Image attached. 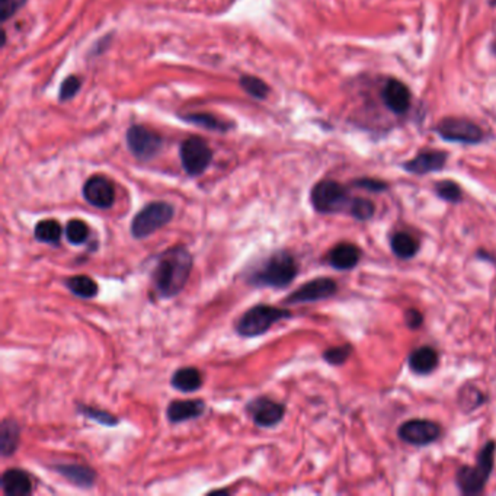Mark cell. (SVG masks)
I'll list each match as a JSON object with an SVG mask.
<instances>
[{
	"label": "cell",
	"instance_id": "1",
	"mask_svg": "<svg viewBox=\"0 0 496 496\" xmlns=\"http://www.w3.org/2000/svg\"><path fill=\"white\" fill-rule=\"evenodd\" d=\"M192 271V255L184 244L162 252L152 271V281L163 298L178 295L186 286Z\"/></svg>",
	"mask_w": 496,
	"mask_h": 496
},
{
	"label": "cell",
	"instance_id": "2",
	"mask_svg": "<svg viewBox=\"0 0 496 496\" xmlns=\"http://www.w3.org/2000/svg\"><path fill=\"white\" fill-rule=\"evenodd\" d=\"M298 274L294 257L286 251H278L268 257L249 277V283L257 287L284 288L290 286Z\"/></svg>",
	"mask_w": 496,
	"mask_h": 496
},
{
	"label": "cell",
	"instance_id": "3",
	"mask_svg": "<svg viewBox=\"0 0 496 496\" xmlns=\"http://www.w3.org/2000/svg\"><path fill=\"white\" fill-rule=\"evenodd\" d=\"M496 444L493 441L482 447L475 466H461L457 475L456 483L463 495H478L482 493L493 470V454Z\"/></svg>",
	"mask_w": 496,
	"mask_h": 496
},
{
	"label": "cell",
	"instance_id": "4",
	"mask_svg": "<svg viewBox=\"0 0 496 496\" xmlns=\"http://www.w3.org/2000/svg\"><path fill=\"white\" fill-rule=\"evenodd\" d=\"M288 317H291V313L288 310L268 305H258L240 316L236 323V332L244 338L261 337L275 323Z\"/></svg>",
	"mask_w": 496,
	"mask_h": 496
},
{
	"label": "cell",
	"instance_id": "5",
	"mask_svg": "<svg viewBox=\"0 0 496 496\" xmlns=\"http://www.w3.org/2000/svg\"><path fill=\"white\" fill-rule=\"evenodd\" d=\"M310 201L313 208L320 214H337L348 211L352 198L348 194V189L339 182L320 181L310 192Z\"/></svg>",
	"mask_w": 496,
	"mask_h": 496
},
{
	"label": "cell",
	"instance_id": "6",
	"mask_svg": "<svg viewBox=\"0 0 496 496\" xmlns=\"http://www.w3.org/2000/svg\"><path fill=\"white\" fill-rule=\"evenodd\" d=\"M175 210L171 204L156 201L147 204L135 214L131 222V235L135 239H146L172 222Z\"/></svg>",
	"mask_w": 496,
	"mask_h": 496
},
{
	"label": "cell",
	"instance_id": "7",
	"mask_svg": "<svg viewBox=\"0 0 496 496\" xmlns=\"http://www.w3.org/2000/svg\"><path fill=\"white\" fill-rule=\"evenodd\" d=\"M441 139L451 143L478 145L483 140V131L473 121L466 118H444L436 125Z\"/></svg>",
	"mask_w": 496,
	"mask_h": 496
},
{
	"label": "cell",
	"instance_id": "8",
	"mask_svg": "<svg viewBox=\"0 0 496 496\" xmlns=\"http://www.w3.org/2000/svg\"><path fill=\"white\" fill-rule=\"evenodd\" d=\"M179 156L185 172L189 176H198L210 167L213 152L204 140L191 137L181 145Z\"/></svg>",
	"mask_w": 496,
	"mask_h": 496
},
{
	"label": "cell",
	"instance_id": "9",
	"mask_svg": "<svg viewBox=\"0 0 496 496\" xmlns=\"http://www.w3.org/2000/svg\"><path fill=\"white\" fill-rule=\"evenodd\" d=\"M127 146L137 159L150 160L160 152L163 139L146 127L134 125L127 131Z\"/></svg>",
	"mask_w": 496,
	"mask_h": 496
},
{
	"label": "cell",
	"instance_id": "10",
	"mask_svg": "<svg viewBox=\"0 0 496 496\" xmlns=\"http://www.w3.org/2000/svg\"><path fill=\"white\" fill-rule=\"evenodd\" d=\"M398 435L406 444L425 447L435 443L441 436V428L428 419H410L399 427Z\"/></svg>",
	"mask_w": 496,
	"mask_h": 496
},
{
	"label": "cell",
	"instance_id": "11",
	"mask_svg": "<svg viewBox=\"0 0 496 496\" xmlns=\"http://www.w3.org/2000/svg\"><path fill=\"white\" fill-rule=\"evenodd\" d=\"M338 291V284L332 278H316L306 284H303L300 288L293 291L284 303L288 305H300V303H313L334 297Z\"/></svg>",
	"mask_w": 496,
	"mask_h": 496
},
{
	"label": "cell",
	"instance_id": "12",
	"mask_svg": "<svg viewBox=\"0 0 496 496\" xmlns=\"http://www.w3.org/2000/svg\"><path fill=\"white\" fill-rule=\"evenodd\" d=\"M247 412L251 413L254 422L258 427L271 428L283 421L286 406L269 398H258L247 405Z\"/></svg>",
	"mask_w": 496,
	"mask_h": 496
},
{
	"label": "cell",
	"instance_id": "13",
	"mask_svg": "<svg viewBox=\"0 0 496 496\" xmlns=\"http://www.w3.org/2000/svg\"><path fill=\"white\" fill-rule=\"evenodd\" d=\"M85 200L96 208H109L115 201V189L113 182L105 176L95 175L84 185Z\"/></svg>",
	"mask_w": 496,
	"mask_h": 496
},
{
	"label": "cell",
	"instance_id": "14",
	"mask_svg": "<svg viewBox=\"0 0 496 496\" xmlns=\"http://www.w3.org/2000/svg\"><path fill=\"white\" fill-rule=\"evenodd\" d=\"M381 99L395 114H405L410 108L412 95L409 88L398 79L388 80L381 91Z\"/></svg>",
	"mask_w": 496,
	"mask_h": 496
},
{
	"label": "cell",
	"instance_id": "15",
	"mask_svg": "<svg viewBox=\"0 0 496 496\" xmlns=\"http://www.w3.org/2000/svg\"><path fill=\"white\" fill-rule=\"evenodd\" d=\"M446 162H447V153L428 150V152L419 153L417 157L405 162L403 169L409 174L425 175V174L441 171L446 167Z\"/></svg>",
	"mask_w": 496,
	"mask_h": 496
},
{
	"label": "cell",
	"instance_id": "16",
	"mask_svg": "<svg viewBox=\"0 0 496 496\" xmlns=\"http://www.w3.org/2000/svg\"><path fill=\"white\" fill-rule=\"evenodd\" d=\"M361 259V249L354 243L342 242L334 246L327 254L329 265L338 271H348L358 265Z\"/></svg>",
	"mask_w": 496,
	"mask_h": 496
},
{
	"label": "cell",
	"instance_id": "17",
	"mask_svg": "<svg viewBox=\"0 0 496 496\" xmlns=\"http://www.w3.org/2000/svg\"><path fill=\"white\" fill-rule=\"evenodd\" d=\"M205 410V403L201 399L194 400H174L168 406L167 415L172 424H181L200 418Z\"/></svg>",
	"mask_w": 496,
	"mask_h": 496
},
{
	"label": "cell",
	"instance_id": "18",
	"mask_svg": "<svg viewBox=\"0 0 496 496\" xmlns=\"http://www.w3.org/2000/svg\"><path fill=\"white\" fill-rule=\"evenodd\" d=\"M2 487L8 496H26L33 493V480L21 468H8L2 476Z\"/></svg>",
	"mask_w": 496,
	"mask_h": 496
},
{
	"label": "cell",
	"instance_id": "19",
	"mask_svg": "<svg viewBox=\"0 0 496 496\" xmlns=\"http://www.w3.org/2000/svg\"><path fill=\"white\" fill-rule=\"evenodd\" d=\"M409 368L418 376L432 373L439 363L438 352L431 346H419L409 355Z\"/></svg>",
	"mask_w": 496,
	"mask_h": 496
},
{
	"label": "cell",
	"instance_id": "20",
	"mask_svg": "<svg viewBox=\"0 0 496 496\" xmlns=\"http://www.w3.org/2000/svg\"><path fill=\"white\" fill-rule=\"evenodd\" d=\"M70 483L80 487H91L95 483L96 473L84 464H59L54 467Z\"/></svg>",
	"mask_w": 496,
	"mask_h": 496
},
{
	"label": "cell",
	"instance_id": "21",
	"mask_svg": "<svg viewBox=\"0 0 496 496\" xmlns=\"http://www.w3.org/2000/svg\"><path fill=\"white\" fill-rule=\"evenodd\" d=\"M172 385L184 393H192L201 389L203 385V376L201 371L197 370L196 367H184L179 368L174 376H172Z\"/></svg>",
	"mask_w": 496,
	"mask_h": 496
},
{
	"label": "cell",
	"instance_id": "22",
	"mask_svg": "<svg viewBox=\"0 0 496 496\" xmlns=\"http://www.w3.org/2000/svg\"><path fill=\"white\" fill-rule=\"evenodd\" d=\"M392 252L400 259H410L417 257L419 251V242L407 232H398L390 237Z\"/></svg>",
	"mask_w": 496,
	"mask_h": 496
},
{
	"label": "cell",
	"instance_id": "23",
	"mask_svg": "<svg viewBox=\"0 0 496 496\" xmlns=\"http://www.w3.org/2000/svg\"><path fill=\"white\" fill-rule=\"evenodd\" d=\"M19 438L21 428L18 422L11 418L4 419L2 425H0V450H2L4 457H9L16 451Z\"/></svg>",
	"mask_w": 496,
	"mask_h": 496
},
{
	"label": "cell",
	"instance_id": "24",
	"mask_svg": "<svg viewBox=\"0 0 496 496\" xmlns=\"http://www.w3.org/2000/svg\"><path fill=\"white\" fill-rule=\"evenodd\" d=\"M62 233H63V229L56 220H41L40 223H37L34 230L35 239L41 243H48V244H59L62 239Z\"/></svg>",
	"mask_w": 496,
	"mask_h": 496
},
{
	"label": "cell",
	"instance_id": "25",
	"mask_svg": "<svg viewBox=\"0 0 496 496\" xmlns=\"http://www.w3.org/2000/svg\"><path fill=\"white\" fill-rule=\"evenodd\" d=\"M67 288L80 298H94L98 294V284L88 275H74L66 280Z\"/></svg>",
	"mask_w": 496,
	"mask_h": 496
},
{
	"label": "cell",
	"instance_id": "26",
	"mask_svg": "<svg viewBox=\"0 0 496 496\" xmlns=\"http://www.w3.org/2000/svg\"><path fill=\"white\" fill-rule=\"evenodd\" d=\"M348 213L355 220H358V222H367V220L373 218V215L376 213V205L373 204V201H370L367 198L356 197V198H352L349 208H348Z\"/></svg>",
	"mask_w": 496,
	"mask_h": 496
},
{
	"label": "cell",
	"instance_id": "27",
	"mask_svg": "<svg viewBox=\"0 0 496 496\" xmlns=\"http://www.w3.org/2000/svg\"><path fill=\"white\" fill-rule=\"evenodd\" d=\"M89 226L81 220H70L66 226V237L72 244L85 243L89 237Z\"/></svg>",
	"mask_w": 496,
	"mask_h": 496
},
{
	"label": "cell",
	"instance_id": "28",
	"mask_svg": "<svg viewBox=\"0 0 496 496\" xmlns=\"http://www.w3.org/2000/svg\"><path fill=\"white\" fill-rule=\"evenodd\" d=\"M435 194L451 204L461 201V188L454 181H439L435 185Z\"/></svg>",
	"mask_w": 496,
	"mask_h": 496
},
{
	"label": "cell",
	"instance_id": "29",
	"mask_svg": "<svg viewBox=\"0 0 496 496\" xmlns=\"http://www.w3.org/2000/svg\"><path fill=\"white\" fill-rule=\"evenodd\" d=\"M184 120L191 124H196L208 130H217V131H226L230 127V124L220 121L218 118L210 114H188L184 117Z\"/></svg>",
	"mask_w": 496,
	"mask_h": 496
},
{
	"label": "cell",
	"instance_id": "30",
	"mask_svg": "<svg viewBox=\"0 0 496 496\" xmlns=\"http://www.w3.org/2000/svg\"><path fill=\"white\" fill-rule=\"evenodd\" d=\"M352 352H354V348L349 344L332 346L323 352V360L330 366L339 367L348 361V358L351 356Z\"/></svg>",
	"mask_w": 496,
	"mask_h": 496
},
{
	"label": "cell",
	"instance_id": "31",
	"mask_svg": "<svg viewBox=\"0 0 496 496\" xmlns=\"http://www.w3.org/2000/svg\"><path fill=\"white\" fill-rule=\"evenodd\" d=\"M240 86L251 96L258 98V99H264L269 92V88L264 84L261 79H258L255 76H242L240 77Z\"/></svg>",
	"mask_w": 496,
	"mask_h": 496
},
{
	"label": "cell",
	"instance_id": "32",
	"mask_svg": "<svg viewBox=\"0 0 496 496\" xmlns=\"http://www.w3.org/2000/svg\"><path fill=\"white\" fill-rule=\"evenodd\" d=\"M79 412L81 413V415H85V417L94 419L98 424L105 425V427H114V425L118 424V419L114 415H111V413H108V412L101 410V409H96V407H92V406L81 405V406H79Z\"/></svg>",
	"mask_w": 496,
	"mask_h": 496
},
{
	"label": "cell",
	"instance_id": "33",
	"mask_svg": "<svg viewBox=\"0 0 496 496\" xmlns=\"http://www.w3.org/2000/svg\"><path fill=\"white\" fill-rule=\"evenodd\" d=\"M26 0H0V15H2V21H8L12 18L23 5Z\"/></svg>",
	"mask_w": 496,
	"mask_h": 496
},
{
	"label": "cell",
	"instance_id": "34",
	"mask_svg": "<svg viewBox=\"0 0 496 496\" xmlns=\"http://www.w3.org/2000/svg\"><path fill=\"white\" fill-rule=\"evenodd\" d=\"M80 89V80L76 76L67 77L60 88V101H67L73 98Z\"/></svg>",
	"mask_w": 496,
	"mask_h": 496
},
{
	"label": "cell",
	"instance_id": "35",
	"mask_svg": "<svg viewBox=\"0 0 496 496\" xmlns=\"http://www.w3.org/2000/svg\"><path fill=\"white\" fill-rule=\"evenodd\" d=\"M482 392L472 388L470 390H461V405H468L467 410H475L478 406H480L485 402V398H476L478 395H480Z\"/></svg>",
	"mask_w": 496,
	"mask_h": 496
},
{
	"label": "cell",
	"instance_id": "36",
	"mask_svg": "<svg viewBox=\"0 0 496 496\" xmlns=\"http://www.w3.org/2000/svg\"><path fill=\"white\" fill-rule=\"evenodd\" d=\"M354 185L358 186V188H361V189H367L370 192H383L389 188V185L383 182V181H378V179H371V178H363V179H356L354 181Z\"/></svg>",
	"mask_w": 496,
	"mask_h": 496
},
{
	"label": "cell",
	"instance_id": "37",
	"mask_svg": "<svg viewBox=\"0 0 496 496\" xmlns=\"http://www.w3.org/2000/svg\"><path fill=\"white\" fill-rule=\"evenodd\" d=\"M405 322L410 329H418L424 323V316L417 309H407L405 313Z\"/></svg>",
	"mask_w": 496,
	"mask_h": 496
}]
</instances>
